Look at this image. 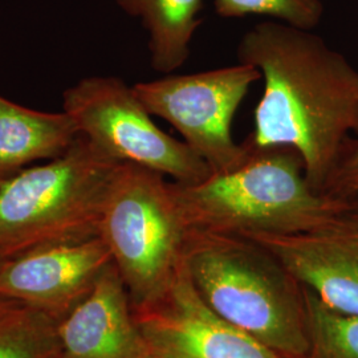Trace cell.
Instances as JSON below:
<instances>
[{
    "instance_id": "cell-19",
    "label": "cell",
    "mask_w": 358,
    "mask_h": 358,
    "mask_svg": "<svg viewBox=\"0 0 358 358\" xmlns=\"http://www.w3.org/2000/svg\"><path fill=\"white\" fill-rule=\"evenodd\" d=\"M352 203H353V211L358 217V195L355 199H352Z\"/></svg>"
},
{
    "instance_id": "cell-16",
    "label": "cell",
    "mask_w": 358,
    "mask_h": 358,
    "mask_svg": "<svg viewBox=\"0 0 358 358\" xmlns=\"http://www.w3.org/2000/svg\"><path fill=\"white\" fill-rule=\"evenodd\" d=\"M214 7L222 17L269 16L306 31L317 26L324 13L320 0H214Z\"/></svg>"
},
{
    "instance_id": "cell-7",
    "label": "cell",
    "mask_w": 358,
    "mask_h": 358,
    "mask_svg": "<svg viewBox=\"0 0 358 358\" xmlns=\"http://www.w3.org/2000/svg\"><path fill=\"white\" fill-rule=\"evenodd\" d=\"M257 80L262 75L255 66L238 63L142 81L133 90L150 115L178 131L211 174H226L241 166L251 153L245 142L234 140L232 121Z\"/></svg>"
},
{
    "instance_id": "cell-3",
    "label": "cell",
    "mask_w": 358,
    "mask_h": 358,
    "mask_svg": "<svg viewBox=\"0 0 358 358\" xmlns=\"http://www.w3.org/2000/svg\"><path fill=\"white\" fill-rule=\"evenodd\" d=\"M182 263L217 316L285 357H307L303 287L266 247L241 235L189 230Z\"/></svg>"
},
{
    "instance_id": "cell-1",
    "label": "cell",
    "mask_w": 358,
    "mask_h": 358,
    "mask_svg": "<svg viewBox=\"0 0 358 358\" xmlns=\"http://www.w3.org/2000/svg\"><path fill=\"white\" fill-rule=\"evenodd\" d=\"M238 59L255 66L264 84L244 141L292 148L312 189L325 194L350 134H358V69L317 35L280 22L245 32Z\"/></svg>"
},
{
    "instance_id": "cell-14",
    "label": "cell",
    "mask_w": 358,
    "mask_h": 358,
    "mask_svg": "<svg viewBox=\"0 0 358 358\" xmlns=\"http://www.w3.org/2000/svg\"><path fill=\"white\" fill-rule=\"evenodd\" d=\"M0 358H60L59 320L20 306L0 321Z\"/></svg>"
},
{
    "instance_id": "cell-9",
    "label": "cell",
    "mask_w": 358,
    "mask_h": 358,
    "mask_svg": "<svg viewBox=\"0 0 358 358\" xmlns=\"http://www.w3.org/2000/svg\"><path fill=\"white\" fill-rule=\"evenodd\" d=\"M110 262L109 248L100 236L4 259L0 297L63 320L87 297Z\"/></svg>"
},
{
    "instance_id": "cell-6",
    "label": "cell",
    "mask_w": 358,
    "mask_h": 358,
    "mask_svg": "<svg viewBox=\"0 0 358 358\" xmlns=\"http://www.w3.org/2000/svg\"><path fill=\"white\" fill-rule=\"evenodd\" d=\"M63 110L80 134L106 157L150 169L177 183H198L211 176L205 161L183 141L154 124L133 87L117 77L80 80L63 94Z\"/></svg>"
},
{
    "instance_id": "cell-10",
    "label": "cell",
    "mask_w": 358,
    "mask_h": 358,
    "mask_svg": "<svg viewBox=\"0 0 358 358\" xmlns=\"http://www.w3.org/2000/svg\"><path fill=\"white\" fill-rule=\"evenodd\" d=\"M243 236L266 247L324 306L358 316V217L355 211L321 230Z\"/></svg>"
},
{
    "instance_id": "cell-18",
    "label": "cell",
    "mask_w": 358,
    "mask_h": 358,
    "mask_svg": "<svg viewBox=\"0 0 358 358\" xmlns=\"http://www.w3.org/2000/svg\"><path fill=\"white\" fill-rule=\"evenodd\" d=\"M20 306L22 304L17 303V301L0 297V321L3 320L6 316H8L11 312H13L16 308H19Z\"/></svg>"
},
{
    "instance_id": "cell-11",
    "label": "cell",
    "mask_w": 358,
    "mask_h": 358,
    "mask_svg": "<svg viewBox=\"0 0 358 358\" xmlns=\"http://www.w3.org/2000/svg\"><path fill=\"white\" fill-rule=\"evenodd\" d=\"M60 358H142L150 349L110 262L87 297L59 321Z\"/></svg>"
},
{
    "instance_id": "cell-15",
    "label": "cell",
    "mask_w": 358,
    "mask_h": 358,
    "mask_svg": "<svg viewBox=\"0 0 358 358\" xmlns=\"http://www.w3.org/2000/svg\"><path fill=\"white\" fill-rule=\"evenodd\" d=\"M309 352L306 358H358V316L336 312L303 288Z\"/></svg>"
},
{
    "instance_id": "cell-2",
    "label": "cell",
    "mask_w": 358,
    "mask_h": 358,
    "mask_svg": "<svg viewBox=\"0 0 358 358\" xmlns=\"http://www.w3.org/2000/svg\"><path fill=\"white\" fill-rule=\"evenodd\" d=\"M250 149L248 158L230 173L192 185L171 182L189 230L241 236L301 234L329 227L353 213L352 202L312 189L292 148Z\"/></svg>"
},
{
    "instance_id": "cell-12",
    "label": "cell",
    "mask_w": 358,
    "mask_h": 358,
    "mask_svg": "<svg viewBox=\"0 0 358 358\" xmlns=\"http://www.w3.org/2000/svg\"><path fill=\"white\" fill-rule=\"evenodd\" d=\"M78 137L76 122L64 110L38 112L0 96V183L32 162L63 155Z\"/></svg>"
},
{
    "instance_id": "cell-4",
    "label": "cell",
    "mask_w": 358,
    "mask_h": 358,
    "mask_svg": "<svg viewBox=\"0 0 358 358\" xmlns=\"http://www.w3.org/2000/svg\"><path fill=\"white\" fill-rule=\"evenodd\" d=\"M121 165L80 134L66 153L0 183V256L99 238Z\"/></svg>"
},
{
    "instance_id": "cell-5",
    "label": "cell",
    "mask_w": 358,
    "mask_h": 358,
    "mask_svg": "<svg viewBox=\"0 0 358 358\" xmlns=\"http://www.w3.org/2000/svg\"><path fill=\"white\" fill-rule=\"evenodd\" d=\"M187 234L171 182L150 169L122 164L105 203L100 238L133 309L166 294L182 264Z\"/></svg>"
},
{
    "instance_id": "cell-20",
    "label": "cell",
    "mask_w": 358,
    "mask_h": 358,
    "mask_svg": "<svg viewBox=\"0 0 358 358\" xmlns=\"http://www.w3.org/2000/svg\"><path fill=\"white\" fill-rule=\"evenodd\" d=\"M142 358H161V357H158V356H157V355H154V353H152V352H149V353H148V355H146V356H143V357Z\"/></svg>"
},
{
    "instance_id": "cell-21",
    "label": "cell",
    "mask_w": 358,
    "mask_h": 358,
    "mask_svg": "<svg viewBox=\"0 0 358 358\" xmlns=\"http://www.w3.org/2000/svg\"><path fill=\"white\" fill-rule=\"evenodd\" d=\"M3 260H4V257H1V256H0V264L3 263Z\"/></svg>"
},
{
    "instance_id": "cell-8",
    "label": "cell",
    "mask_w": 358,
    "mask_h": 358,
    "mask_svg": "<svg viewBox=\"0 0 358 358\" xmlns=\"http://www.w3.org/2000/svg\"><path fill=\"white\" fill-rule=\"evenodd\" d=\"M150 352L161 358H288L223 320L194 288L180 264L166 294L133 309Z\"/></svg>"
},
{
    "instance_id": "cell-13",
    "label": "cell",
    "mask_w": 358,
    "mask_h": 358,
    "mask_svg": "<svg viewBox=\"0 0 358 358\" xmlns=\"http://www.w3.org/2000/svg\"><path fill=\"white\" fill-rule=\"evenodd\" d=\"M129 15L140 17L149 34L150 63L171 73L187 62L194 35L201 26L203 0H117Z\"/></svg>"
},
{
    "instance_id": "cell-17",
    "label": "cell",
    "mask_w": 358,
    "mask_h": 358,
    "mask_svg": "<svg viewBox=\"0 0 358 358\" xmlns=\"http://www.w3.org/2000/svg\"><path fill=\"white\" fill-rule=\"evenodd\" d=\"M324 192L349 202L357 196L358 140L348 142Z\"/></svg>"
}]
</instances>
